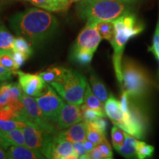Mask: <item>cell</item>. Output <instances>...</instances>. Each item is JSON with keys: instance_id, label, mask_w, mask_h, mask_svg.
<instances>
[{"instance_id": "1", "label": "cell", "mask_w": 159, "mask_h": 159, "mask_svg": "<svg viewBox=\"0 0 159 159\" xmlns=\"http://www.w3.org/2000/svg\"><path fill=\"white\" fill-rule=\"evenodd\" d=\"M9 25L17 35L26 38L33 45L39 46L55 34L58 21L49 12L32 7L13 15Z\"/></svg>"}, {"instance_id": "2", "label": "cell", "mask_w": 159, "mask_h": 159, "mask_svg": "<svg viewBox=\"0 0 159 159\" xmlns=\"http://www.w3.org/2000/svg\"><path fill=\"white\" fill-rule=\"evenodd\" d=\"M130 3L112 0H83L77 5V12L86 24L99 21H114L118 18L131 13Z\"/></svg>"}, {"instance_id": "3", "label": "cell", "mask_w": 159, "mask_h": 159, "mask_svg": "<svg viewBox=\"0 0 159 159\" xmlns=\"http://www.w3.org/2000/svg\"><path fill=\"white\" fill-rule=\"evenodd\" d=\"M113 23L114 25V35L110 41L114 49L113 63L116 78L122 85V58L125 47L129 40L142 33L144 26L137 21L136 16L132 13L122 16L114 20Z\"/></svg>"}, {"instance_id": "4", "label": "cell", "mask_w": 159, "mask_h": 159, "mask_svg": "<svg viewBox=\"0 0 159 159\" xmlns=\"http://www.w3.org/2000/svg\"><path fill=\"white\" fill-rule=\"evenodd\" d=\"M122 89L134 101H141L150 91L152 81L147 71L138 63L125 58L122 63Z\"/></svg>"}, {"instance_id": "5", "label": "cell", "mask_w": 159, "mask_h": 159, "mask_svg": "<svg viewBox=\"0 0 159 159\" xmlns=\"http://www.w3.org/2000/svg\"><path fill=\"white\" fill-rule=\"evenodd\" d=\"M88 83L85 77L78 71L69 69L62 83H52L60 96L67 103L81 105L84 101V95Z\"/></svg>"}, {"instance_id": "6", "label": "cell", "mask_w": 159, "mask_h": 159, "mask_svg": "<svg viewBox=\"0 0 159 159\" xmlns=\"http://www.w3.org/2000/svg\"><path fill=\"white\" fill-rule=\"evenodd\" d=\"M21 101L25 105V109L21 113L20 121L25 122L27 125L36 126L49 134H56L53 126L50 124V122L43 116L35 99L26 94L25 93H23Z\"/></svg>"}, {"instance_id": "7", "label": "cell", "mask_w": 159, "mask_h": 159, "mask_svg": "<svg viewBox=\"0 0 159 159\" xmlns=\"http://www.w3.org/2000/svg\"><path fill=\"white\" fill-rule=\"evenodd\" d=\"M117 126L136 139H141L144 137L147 130L146 116L139 107L131 102V99L129 112L124 113L122 122Z\"/></svg>"}, {"instance_id": "8", "label": "cell", "mask_w": 159, "mask_h": 159, "mask_svg": "<svg viewBox=\"0 0 159 159\" xmlns=\"http://www.w3.org/2000/svg\"><path fill=\"white\" fill-rule=\"evenodd\" d=\"M41 153L47 158L77 159L78 156L73 148V143L63 139L59 134L51 136Z\"/></svg>"}, {"instance_id": "9", "label": "cell", "mask_w": 159, "mask_h": 159, "mask_svg": "<svg viewBox=\"0 0 159 159\" xmlns=\"http://www.w3.org/2000/svg\"><path fill=\"white\" fill-rule=\"evenodd\" d=\"M35 99L43 116L49 122H57L61 108L65 103L54 91L52 86L47 85V91Z\"/></svg>"}, {"instance_id": "10", "label": "cell", "mask_w": 159, "mask_h": 159, "mask_svg": "<svg viewBox=\"0 0 159 159\" xmlns=\"http://www.w3.org/2000/svg\"><path fill=\"white\" fill-rule=\"evenodd\" d=\"M19 83L24 93L31 97H38L47 90V85L39 74H30L18 71Z\"/></svg>"}, {"instance_id": "11", "label": "cell", "mask_w": 159, "mask_h": 159, "mask_svg": "<svg viewBox=\"0 0 159 159\" xmlns=\"http://www.w3.org/2000/svg\"><path fill=\"white\" fill-rule=\"evenodd\" d=\"M102 37L96 27V23L86 24V26L77 38L74 49H85L95 52L100 43Z\"/></svg>"}, {"instance_id": "12", "label": "cell", "mask_w": 159, "mask_h": 159, "mask_svg": "<svg viewBox=\"0 0 159 159\" xmlns=\"http://www.w3.org/2000/svg\"><path fill=\"white\" fill-rule=\"evenodd\" d=\"M22 130L25 139V146L41 152L52 134L45 132L36 126L30 125L22 128Z\"/></svg>"}, {"instance_id": "13", "label": "cell", "mask_w": 159, "mask_h": 159, "mask_svg": "<svg viewBox=\"0 0 159 159\" xmlns=\"http://www.w3.org/2000/svg\"><path fill=\"white\" fill-rule=\"evenodd\" d=\"M83 120L80 105L64 104L61 108L57 118V124L60 128H68L71 125Z\"/></svg>"}, {"instance_id": "14", "label": "cell", "mask_w": 159, "mask_h": 159, "mask_svg": "<svg viewBox=\"0 0 159 159\" xmlns=\"http://www.w3.org/2000/svg\"><path fill=\"white\" fill-rule=\"evenodd\" d=\"M88 126L85 122H78L69 127L68 130L58 133L59 136L63 137L69 142L74 143L77 142H84L87 138Z\"/></svg>"}, {"instance_id": "15", "label": "cell", "mask_w": 159, "mask_h": 159, "mask_svg": "<svg viewBox=\"0 0 159 159\" xmlns=\"http://www.w3.org/2000/svg\"><path fill=\"white\" fill-rule=\"evenodd\" d=\"M105 113L114 125H119L122 122L124 113L121 107V103L112 94L110 95L105 102Z\"/></svg>"}, {"instance_id": "16", "label": "cell", "mask_w": 159, "mask_h": 159, "mask_svg": "<svg viewBox=\"0 0 159 159\" xmlns=\"http://www.w3.org/2000/svg\"><path fill=\"white\" fill-rule=\"evenodd\" d=\"M7 158L10 159H39L46 157L39 151L26 146H11L7 151Z\"/></svg>"}, {"instance_id": "17", "label": "cell", "mask_w": 159, "mask_h": 159, "mask_svg": "<svg viewBox=\"0 0 159 159\" xmlns=\"http://www.w3.org/2000/svg\"><path fill=\"white\" fill-rule=\"evenodd\" d=\"M0 142L2 147L7 149L10 146H25V139L22 129L4 132L0 130Z\"/></svg>"}, {"instance_id": "18", "label": "cell", "mask_w": 159, "mask_h": 159, "mask_svg": "<svg viewBox=\"0 0 159 159\" xmlns=\"http://www.w3.org/2000/svg\"><path fill=\"white\" fill-rule=\"evenodd\" d=\"M69 69L63 67H53L47 69L39 74L46 83L50 84L52 83H62L65 79Z\"/></svg>"}, {"instance_id": "19", "label": "cell", "mask_w": 159, "mask_h": 159, "mask_svg": "<svg viewBox=\"0 0 159 159\" xmlns=\"http://www.w3.org/2000/svg\"><path fill=\"white\" fill-rule=\"evenodd\" d=\"M138 140H136L134 136H130L128 134L126 135L124 144L118 149L117 151L127 158H137L136 148L138 144Z\"/></svg>"}, {"instance_id": "20", "label": "cell", "mask_w": 159, "mask_h": 159, "mask_svg": "<svg viewBox=\"0 0 159 159\" xmlns=\"http://www.w3.org/2000/svg\"><path fill=\"white\" fill-rule=\"evenodd\" d=\"M90 82L93 93L96 95L97 97H98L101 102L105 103L109 97L108 90H107L104 83L94 74H91Z\"/></svg>"}, {"instance_id": "21", "label": "cell", "mask_w": 159, "mask_h": 159, "mask_svg": "<svg viewBox=\"0 0 159 159\" xmlns=\"http://www.w3.org/2000/svg\"><path fill=\"white\" fill-rule=\"evenodd\" d=\"M83 104L88 107V108L105 112V108L104 106H103V103L101 102L98 97H97L96 95L93 93L90 85L89 84H87L86 89H85L84 101H83Z\"/></svg>"}, {"instance_id": "22", "label": "cell", "mask_w": 159, "mask_h": 159, "mask_svg": "<svg viewBox=\"0 0 159 159\" xmlns=\"http://www.w3.org/2000/svg\"><path fill=\"white\" fill-rule=\"evenodd\" d=\"M0 65L11 71L13 75H17L18 69L13 59V50L1 49L0 53Z\"/></svg>"}, {"instance_id": "23", "label": "cell", "mask_w": 159, "mask_h": 159, "mask_svg": "<svg viewBox=\"0 0 159 159\" xmlns=\"http://www.w3.org/2000/svg\"><path fill=\"white\" fill-rule=\"evenodd\" d=\"M96 27L102 39L111 41L114 35V25L113 21H99Z\"/></svg>"}, {"instance_id": "24", "label": "cell", "mask_w": 159, "mask_h": 159, "mask_svg": "<svg viewBox=\"0 0 159 159\" xmlns=\"http://www.w3.org/2000/svg\"><path fill=\"white\" fill-rule=\"evenodd\" d=\"M94 52L85 49H72L71 57L75 62L80 65H88L91 62Z\"/></svg>"}, {"instance_id": "25", "label": "cell", "mask_w": 159, "mask_h": 159, "mask_svg": "<svg viewBox=\"0 0 159 159\" xmlns=\"http://www.w3.org/2000/svg\"><path fill=\"white\" fill-rule=\"evenodd\" d=\"M14 37L4 25H0V49L13 50Z\"/></svg>"}, {"instance_id": "26", "label": "cell", "mask_w": 159, "mask_h": 159, "mask_svg": "<svg viewBox=\"0 0 159 159\" xmlns=\"http://www.w3.org/2000/svg\"><path fill=\"white\" fill-rule=\"evenodd\" d=\"M13 51H19L25 53L29 57L33 55V49L27 39L23 36H19L14 39Z\"/></svg>"}, {"instance_id": "27", "label": "cell", "mask_w": 159, "mask_h": 159, "mask_svg": "<svg viewBox=\"0 0 159 159\" xmlns=\"http://www.w3.org/2000/svg\"><path fill=\"white\" fill-rule=\"evenodd\" d=\"M127 133L119 128V126L114 125L112 129H111V139H112V143L114 148L116 150H118L124 144L125 139H126Z\"/></svg>"}, {"instance_id": "28", "label": "cell", "mask_w": 159, "mask_h": 159, "mask_svg": "<svg viewBox=\"0 0 159 159\" xmlns=\"http://www.w3.org/2000/svg\"><path fill=\"white\" fill-rule=\"evenodd\" d=\"M80 109L81 111H82L83 120H84L85 122L86 123L94 122V121L99 118V117L105 116V112L88 108V107L85 106V105L83 104L80 105Z\"/></svg>"}, {"instance_id": "29", "label": "cell", "mask_w": 159, "mask_h": 159, "mask_svg": "<svg viewBox=\"0 0 159 159\" xmlns=\"http://www.w3.org/2000/svg\"><path fill=\"white\" fill-rule=\"evenodd\" d=\"M154 152V148L150 144H146L143 142H138L136 148L137 158L144 159L150 158Z\"/></svg>"}, {"instance_id": "30", "label": "cell", "mask_w": 159, "mask_h": 159, "mask_svg": "<svg viewBox=\"0 0 159 159\" xmlns=\"http://www.w3.org/2000/svg\"><path fill=\"white\" fill-rule=\"evenodd\" d=\"M27 124L19 120H0V130L4 132H7L15 129H22Z\"/></svg>"}, {"instance_id": "31", "label": "cell", "mask_w": 159, "mask_h": 159, "mask_svg": "<svg viewBox=\"0 0 159 159\" xmlns=\"http://www.w3.org/2000/svg\"><path fill=\"white\" fill-rule=\"evenodd\" d=\"M29 2L40 8L52 12H59L58 8L52 0H29Z\"/></svg>"}, {"instance_id": "32", "label": "cell", "mask_w": 159, "mask_h": 159, "mask_svg": "<svg viewBox=\"0 0 159 159\" xmlns=\"http://www.w3.org/2000/svg\"><path fill=\"white\" fill-rule=\"evenodd\" d=\"M86 123V122H85ZM88 128L94 129L103 134H106V129L108 127L107 121L104 119V117H99L94 122L86 123Z\"/></svg>"}, {"instance_id": "33", "label": "cell", "mask_w": 159, "mask_h": 159, "mask_svg": "<svg viewBox=\"0 0 159 159\" xmlns=\"http://www.w3.org/2000/svg\"><path fill=\"white\" fill-rule=\"evenodd\" d=\"M21 114L13 111L8 106L0 110V120H19L20 121Z\"/></svg>"}, {"instance_id": "34", "label": "cell", "mask_w": 159, "mask_h": 159, "mask_svg": "<svg viewBox=\"0 0 159 159\" xmlns=\"http://www.w3.org/2000/svg\"><path fill=\"white\" fill-rule=\"evenodd\" d=\"M105 135L99 132L94 129L88 128V131H87V139L91 141L96 145H98L102 142L104 139H105Z\"/></svg>"}, {"instance_id": "35", "label": "cell", "mask_w": 159, "mask_h": 159, "mask_svg": "<svg viewBox=\"0 0 159 159\" xmlns=\"http://www.w3.org/2000/svg\"><path fill=\"white\" fill-rule=\"evenodd\" d=\"M97 148L99 149V150L102 152V153L104 155L105 158L106 159H110L113 158V152L111 150V144H109L108 141L107 140V139H104L100 144L97 145Z\"/></svg>"}, {"instance_id": "36", "label": "cell", "mask_w": 159, "mask_h": 159, "mask_svg": "<svg viewBox=\"0 0 159 159\" xmlns=\"http://www.w3.org/2000/svg\"><path fill=\"white\" fill-rule=\"evenodd\" d=\"M73 148L76 153L78 156L79 158L88 159V152L85 150L84 147V142H77L73 143Z\"/></svg>"}, {"instance_id": "37", "label": "cell", "mask_w": 159, "mask_h": 159, "mask_svg": "<svg viewBox=\"0 0 159 159\" xmlns=\"http://www.w3.org/2000/svg\"><path fill=\"white\" fill-rule=\"evenodd\" d=\"M13 56L18 69H19L21 66H23L25 61L29 58V57L27 55L19 51H13Z\"/></svg>"}, {"instance_id": "38", "label": "cell", "mask_w": 159, "mask_h": 159, "mask_svg": "<svg viewBox=\"0 0 159 159\" xmlns=\"http://www.w3.org/2000/svg\"><path fill=\"white\" fill-rule=\"evenodd\" d=\"M52 1L57 6L59 11H66L71 2V0H52Z\"/></svg>"}, {"instance_id": "39", "label": "cell", "mask_w": 159, "mask_h": 159, "mask_svg": "<svg viewBox=\"0 0 159 159\" xmlns=\"http://www.w3.org/2000/svg\"><path fill=\"white\" fill-rule=\"evenodd\" d=\"M0 53H1V49H0ZM12 75L13 74L11 71L0 65V82L11 79Z\"/></svg>"}, {"instance_id": "40", "label": "cell", "mask_w": 159, "mask_h": 159, "mask_svg": "<svg viewBox=\"0 0 159 159\" xmlns=\"http://www.w3.org/2000/svg\"><path fill=\"white\" fill-rule=\"evenodd\" d=\"M88 158L90 159H103L105 158L104 155L102 153L99 149L97 148V146L93 149L91 152L88 153Z\"/></svg>"}, {"instance_id": "41", "label": "cell", "mask_w": 159, "mask_h": 159, "mask_svg": "<svg viewBox=\"0 0 159 159\" xmlns=\"http://www.w3.org/2000/svg\"><path fill=\"white\" fill-rule=\"evenodd\" d=\"M7 102H8V95L4 93L0 94V110L7 106Z\"/></svg>"}, {"instance_id": "42", "label": "cell", "mask_w": 159, "mask_h": 159, "mask_svg": "<svg viewBox=\"0 0 159 159\" xmlns=\"http://www.w3.org/2000/svg\"><path fill=\"white\" fill-rule=\"evenodd\" d=\"M84 147L89 153V152H91V151L96 147V145H95L93 142H91V141H89V139H86L84 142Z\"/></svg>"}, {"instance_id": "43", "label": "cell", "mask_w": 159, "mask_h": 159, "mask_svg": "<svg viewBox=\"0 0 159 159\" xmlns=\"http://www.w3.org/2000/svg\"><path fill=\"white\" fill-rule=\"evenodd\" d=\"M7 158V152L5 151V148L0 145V159H5Z\"/></svg>"}, {"instance_id": "44", "label": "cell", "mask_w": 159, "mask_h": 159, "mask_svg": "<svg viewBox=\"0 0 159 159\" xmlns=\"http://www.w3.org/2000/svg\"><path fill=\"white\" fill-rule=\"evenodd\" d=\"M150 52L155 55V57H156V59L158 60V61L159 63V47H158V48L152 49V50H150Z\"/></svg>"}, {"instance_id": "45", "label": "cell", "mask_w": 159, "mask_h": 159, "mask_svg": "<svg viewBox=\"0 0 159 159\" xmlns=\"http://www.w3.org/2000/svg\"><path fill=\"white\" fill-rule=\"evenodd\" d=\"M91 1H94V0H91ZM112 1H118V2H125V3H134L136 2L138 0H112Z\"/></svg>"}, {"instance_id": "46", "label": "cell", "mask_w": 159, "mask_h": 159, "mask_svg": "<svg viewBox=\"0 0 159 159\" xmlns=\"http://www.w3.org/2000/svg\"><path fill=\"white\" fill-rule=\"evenodd\" d=\"M80 1H83V0H71V2H80Z\"/></svg>"}, {"instance_id": "47", "label": "cell", "mask_w": 159, "mask_h": 159, "mask_svg": "<svg viewBox=\"0 0 159 159\" xmlns=\"http://www.w3.org/2000/svg\"><path fill=\"white\" fill-rule=\"evenodd\" d=\"M25 1H28L29 2V0H25Z\"/></svg>"}, {"instance_id": "48", "label": "cell", "mask_w": 159, "mask_h": 159, "mask_svg": "<svg viewBox=\"0 0 159 159\" xmlns=\"http://www.w3.org/2000/svg\"><path fill=\"white\" fill-rule=\"evenodd\" d=\"M0 145H1V142H0ZM1 146H2V145H1Z\"/></svg>"}]
</instances>
